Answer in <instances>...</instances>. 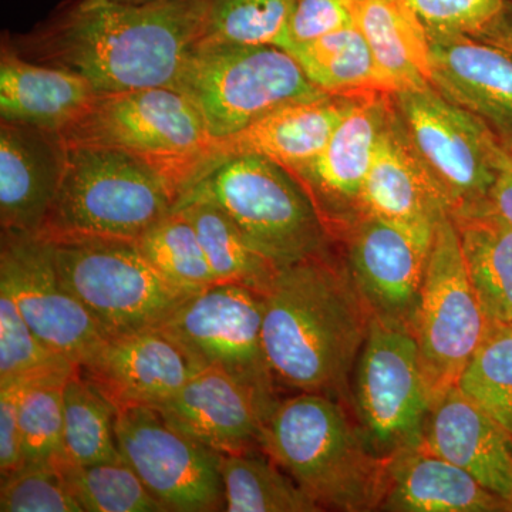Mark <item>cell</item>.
<instances>
[{"label": "cell", "mask_w": 512, "mask_h": 512, "mask_svg": "<svg viewBox=\"0 0 512 512\" xmlns=\"http://www.w3.org/2000/svg\"><path fill=\"white\" fill-rule=\"evenodd\" d=\"M390 94L356 97L326 147L289 171L308 192L333 239L362 217V194L389 107Z\"/></svg>", "instance_id": "obj_16"}, {"label": "cell", "mask_w": 512, "mask_h": 512, "mask_svg": "<svg viewBox=\"0 0 512 512\" xmlns=\"http://www.w3.org/2000/svg\"><path fill=\"white\" fill-rule=\"evenodd\" d=\"M0 286H5L37 338L82 366L106 335L60 281L55 249L39 234L2 232Z\"/></svg>", "instance_id": "obj_14"}, {"label": "cell", "mask_w": 512, "mask_h": 512, "mask_svg": "<svg viewBox=\"0 0 512 512\" xmlns=\"http://www.w3.org/2000/svg\"><path fill=\"white\" fill-rule=\"evenodd\" d=\"M60 281L106 338L127 335L161 322L190 293L165 279L136 242L120 239L52 241Z\"/></svg>", "instance_id": "obj_8"}, {"label": "cell", "mask_w": 512, "mask_h": 512, "mask_svg": "<svg viewBox=\"0 0 512 512\" xmlns=\"http://www.w3.org/2000/svg\"><path fill=\"white\" fill-rule=\"evenodd\" d=\"M338 247L279 269L264 295L262 333L279 390L349 402L372 312Z\"/></svg>", "instance_id": "obj_2"}, {"label": "cell", "mask_w": 512, "mask_h": 512, "mask_svg": "<svg viewBox=\"0 0 512 512\" xmlns=\"http://www.w3.org/2000/svg\"><path fill=\"white\" fill-rule=\"evenodd\" d=\"M259 448L322 510H380L390 460L370 450L342 400L319 393L279 399L262 424Z\"/></svg>", "instance_id": "obj_4"}, {"label": "cell", "mask_w": 512, "mask_h": 512, "mask_svg": "<svg viewBox=\"0 0 512 512\" xmlns=\"http://www.w3.org/2000/svg\"><path fill=\"white\" fill-rule=\"evenodd\" d=\"M356 97L323 96L286 104L234 136L218 141V158L264 157L295 170L308 164L329 143Z\"/></svg>", "instance_id": "obj_23"}, {"label": "cell", "mask_w": 512, "mask_h": 512, "mask_svg": "<svg viewBox=\"0 0 512 512\" xmlns=\"http://www.w3.org/2000/svg\"><path fill=\"white\" fill-rule=\"evenodd\" d=\"M117 409L77 369L64 383V453L74 464L121 461Z\"/></svg>", "instance_id": "obj_31"}, {"label": "cell", "mask_w": 512, "mask_h": 512, "mask_svg": "<svg viewBox=\"0 0 512 512\" xmlns=\"http://www.w3.org/2000/svg\"><path fill=\"white\" fill-rule=\"evenodd\" d=\"M457 387L512 436V323H491Z\"/></svg>", "instance_id": "obj_34"}, {"label": "cell", "mask_w": 512, "mask_h": 512, "mask_svg": "<svg viewBox=\"0 0 512 512\" xmlns=\"http://www.w3.org/2000/svg\"><path fill=\"white\" fill-rule=\"evenodd\" d=\"M490 326L471 284L456 224L447 215L434 228L412 328L433 402L457 386Z\"/></svg>", "instance_id": "obj_11"}, {"label": "cell", "mask_w": 512, "mask_h": 512, "mask_svg": "<svg viewBox=\"0 0 512 512\" xmlns=\"http://www.w3.org/2000/svg\"><path fill=\"white\" fill-rule=\"evenodd\" d=\"M434 225L451 217L440 185L423 163L389 96L386 120L362 194V217Z\"/></svg>", "instance_id": "obj_20"}, {"label": "cell", "mask_w": 512, "mask_h": 512, "mask_svg": "<svg viewBox=\"0 0 512 512\" xmlns=\"http://www.w3.org/2000/svg\"><path fill=\"white\" fill-rule=\"evenodd\" d=\"M174 208L190 218L220 284L247 286L262 295L269 291L281 268L256 248L227 212L190 194L183 195Z\"/></svg>", "instance_id": "obj_28"}, {"label": "cell", "mask_w": 512, "mask_h": 512, "mask_svg": "<svg viewBox=\"0 0 512 512\" xmlns=\"http://www.w3.org/2000/svg\"><path fill=\"white\" fill-rule=\"evenodd\" d=\"M121 3H131V5H146V3L160 2V0H116Z\"/></svg>", "instance_id": "obj_44"}, {"label": "cell", "mask_w": 512, "mask_h": 512, "mask_svg": "<svg viewBox=\"0 0 512 512\" xmlns=\"http://www.w3.org/2000/svg\"><path fill=\"white\" fill-rule=\"evenodd\" d=\"M79 369L45 345L23 318L5 286H0V380L69 377Z\"/></svg>", "instance_id": "obj_35"}, {"label": "cell", "mask_w": 512, "mask_h": 512, "mask_svg": "<svg viewBox=\"0 0 512 512\" xmlns=\"http://www.w3.org/2000/svg\"><path fill=\"white\" fill-rule=\"evenodd\" d=\"M136 245L144 258L168 281L187 291L220 284L208 264L197 231L181 210L165 215Z\"/></svg>", "instance_id": "obj_32"}, {"label": "cell", "mask_w": 512, "mask_h": 512, "mask_svg": "<svg viewBox=\"0 0 512 512\" xmlns=\"http://www.w3.org/2000/svg\"><path fill=\"white\" fill-rule=\"evenodd\" d=\"M201 161H164L121 148L67 146L62 183L39 235L136 242L210 171Z\"/></svg>", "instance_id": "obj_3"}, {"label": "cell", "mask_w": 512, "mask_h": 512, "mask_svg": "<svg viewBox=\"0 0 512 512\" xmlns=\"http://www.w3.org/2000/svg\"><path fill=\"white\" fill-rule=\"evenodd\" d=\"M394 109L451 215L488 205L505 147L491 128L433 86L390 94Z\"/></svg>", "instance_id": "obj_10"}, {"label": "cell", "mask_w": 512, "mask_h": 512, "mask_svg": "<svg viewBox=\"0 0 512 512\" xmlns=\"http://www.w3.org/2000/svg\"><path fill=\"white\" fill-rule=\"evenodd\" d=\"M154 409L175 429L220 454L261 450L264 416L255 397L220 370H198Z\"/></svg>", "instance_id": "obj_21"}, {"label": "cell", "mask_w": 512, "mask_h": 512, "mask_svg": "<svg viewBox=\"0 0 512 512\" xmlns=\"http://www.w3.org/2000/svg\"><path fill=\"white\" fill-rule=\"evenodd\" d=\"M121 457L164 511H224L222 454L175 429L154 407H128L116 417Z\"/></svg>", "instance_id": "obj_13"}, {"label": "cell", "mask_w": 512, "mask_h": 512, "mask_svg": "<svg viewBox=\"0 0 512 512\" xmlns=\"http://www.w3.org/2000/svg\"><path fill=\"white\" fill-rule=\"evenodd\" d=\"M379 511L495 512L512 505L463 468L423 447L393 457Z\"/></svg>", "instance_id": "obj_25"}, {"label": "cell", "mask_w": 512, "mask_h": 512, "mask_svg": "<svg viewBox=\"0 0 512 512\" xmlns=\"http://www.w3.org/2000/svg\"><path fill=\"white\" fill-rule=\"evenodd\" d=\"M474 37L512 53V0H505L503 9Z\"/></svg>", "instance_id": "obj_43"}, {"label": "cell", "mask_w": 512, "mask_h": 512, "mask_svg": "<svg viewBox=\"0 0 512 512\" xmlns=\"http://www.w3.org/2000/svg\"><path fill=\"white\" fill-rule=\"evenodd\" d=\"M421 447L512 505V436L457 386L434 400Z\"/></svg>", "instance_id": "obj_22"}, {"label": "cell", "mask_w": 512, "mask_h": 512, "mask_svg": "<svg viewBox=\"0 0 512 512\" xmlns=\"http://www.w3.org/2000/svg\"><path fill=\"white\" fill-rule=\"evenodd\" d=\"M175 90L201 114L208 133L224 140L286 104L329 96L278 46L204 39L192 49Z\"/></svg>", "instance_id": "obj_5"}, {"label": "cell", "mask_w": 512, "mask_h": 512, "mask_svg": "<svg viewBox=\"0 0 512 512\" xmlns=\"http://www.w3.org/2000/svg\"><path fill=\"white\" fill-rule=\"evenodd\" d=\"M185 194L227 212L279 268L336 247L308 192L284 167L264 157L225 158Z\"/></svg>", "instance_id": "obj_6"}, {"label": "cell", "mask_w": 512, "mask_h": 512, "mask_svg": "<svg viewBox=\"0 0 512 512\" xmlns=\"http://www.w3.org/2000/svg\"><path fill=\"white\" fill-rule=\"evenodd\" d=\"M69 377L37 380L25 389L20 402L25 466H59L64 453L63 390Z\"/></svg>", "instance_id": "obj_37"}, {"label": "cell", "mask_w": 512, "mask_h": 512, "mask_svg": "<svg viewBox=\"0 0 512 512\" xmlns=\"http://www.w3.org/2000/svg\"><path fill=\"white\" fill-rule=\"evenodd\" d=\"M207 23L208 0H66L28 35L3 40L25 59L79 74L99 94L174 89Z\"/></svg>", "instance_id": "obj_1"}, {"label": "cell", "mask_w": 512, "mask_h": 512, "mask_svg": "<svg viewBox=\"0 0 512 512\" xmlns=\"http://www.w3.org/2000/svg\"><path fill=\"white\" fill-rule=\"evenodd\" d=\"M79 369L117 412L157 407L198 372L158 328L106 339Z\"/></svg>", "instance_id": "obj_17"}, {"label": "cell", "mask_w": 512, "mask_h": 512, "mask_svg": "<svg viewBox=\"0 0 512 512\" xmlns=\"http://www.w3.org/2000/svg\"><path fill=\"white\" fill-rule=\"evenodd\" d=\"M264 309L262 293L214 284L190 293L158 329L195 369L220 370L247 387L265 420L281 397L266 359Z\"/></svg>", "instance_id": "obj_9"}, {"label": "cell", "mask_w": 512, "mask_h": 512, "mask_svg": "<svg viewBox=\"0 0 512 512\" xmlns=\"http://www.w3.org/2000/svg\"><path fill=\"white\" fill-rule=\"evenodd\" d=\"M2 512H83L57 467L23 466L2 478Z\"/></svg>", "instance_id": "obj_38"}, {"label": "cell", "mask_w": 512, "mask_h": 512, "mask_svg": "<svg viewBox=\"0 0 512 512\" xmlns=\"http://www.w3.org/2000/svg\"><path fill=\"white\" fill-rule=\"evenodd\" d=\"M417 13L429 35L474 36L503 9L505 0H404Z\"/></svg>", "instance_id": "obj_39"}, {"label": "cell", "mask_w": 512, "mask_h": 512, "mask_svg": "<svg viewBox=\"0 0 512 512\" xmlns=\"http://www.w3.org/2000/svg\"><path fill=\"white\" fill-rule=\"evenodd\" d=\"M83 512H164L126 461L57 466Z\"/></svg>", "instance_id": "obj_33"}, {"label": "cell", "mask_w": 512, "mask_h": 512, "mask_svg": "<svg viewBox=\"0 0 512 512\" xmlns=\"http://www.w3.org/2000/svg\"><path fill=\"white\" fill-rule=\"evenodd\" d=\"M67 146L121 148L164 161L220 163L218 140L208 133L187 96L170 87L99 94L90 109L62 131Z\"/></svg>", "instance_id": "obj_12"}, {"label": "cell", "mask_w": 512, "mask_h": 512, "mask_svg": "<svg viewBox=\"0 0 512 512\" xmlns=\"http://www.w3.org/2000/svg\"><path fill=\"white\" fill-rule=\"evenodd\" d=\"M434 228L365 215L336 239L373 315L413 328Z\"/></svg>", "instance_id": "obj_15"}, {"label": "cell", "mask_w": 512, "mask_h": 512, "mask_svg": "<svg viewBox=\"0 0 512 512\" xmlns=\"http://www.w3.org/2000/svg\"><path fill=\"white\" fill-rule=\"evenodd\" d=\"M429 36L431 86L512 148V53L466 33Z\"/></svg>", "instance_id": "obj_18"}, {"label": "cell", "mask_w": 512, "mask_h": 512, "mask_svg": "<svg viewBox=\"0 0 512 512\" xmlns=\"http://www.w3.org/2000/svg\"><path fill=\"white\" fill-rule=\"evenodd\" d=\"M62 134L0 120V224L9 234H39L66 168Z\"/></svg>", "instance_id": "obj_19"}, {"label": "cell", "mask_w": 512, "mask_h": 512, "mask_svg": "<svg viewBox=\"0 0 512 512\" xmlns=\"http://www.w3.org/2000/svg\"><path fill=\"white\" fill-rule=\"evenodd\" d=\"M349 400L357 426L377 457L392 460L423 446L433 394L409 326L372 313Z\"/></svg>", "instance_id": "obj_7"}, {"label": "cell", "mask_w": 512, "mask_h": 512, "mask_svg": "<svg viewBox=\"0 0 512 512\" xmlns=\"http://www.w3.org/2000/svg\"><path fill=\"white\" fill-rule=\"evenodd\" d=\"M471 284L491 323H512V227L488 205L451 215Z\"/></svg>", "instance_id": "obj_27"}, {"label": "cell", "mask_w": 512, "mask_h": 512, "mask_svg": "<svg viewBox=\"0 0 512 512\" xmlns=\"http://www.w3.org/2000/svg\"><path fill=\"white\" fill-rule=\"evenodd\" d=\"M393 93L430 86V36L404 0H346Z\"/></svg>", "instance_id": "obj_26"}, {"label": "cell", "mask_w": 512, "mask_h": 512, "mask_svg": "<svg viewBox=\"0 0 512 512\" xmlns=\"http://www.w3.org/2000/svg\"><path fill=\"white\" fill-rule=\"evenodd\" d=\"M224 511L319 512L320 505L264 451L222 454Z\"/></svg>", "instance_id": "obj_30"}, {"label": "cell", "mask_w": 512, "mask_h": 512, "mask_svg": "<svg viewBox=\"0 0 512 512\" xmlns=\"http://www.w3.org/2000/svg\"><path fill=\"white\" fill-rule=\"evenodd\" d=\"M488 207L512 227V148H505L500 170L488 198Z\"/></svg>", "instance_id": "obj_42"}, {"label": "cell", "mask_w": 512, "mask_h": 512, "mask_svg": "<svg viewBox=\"0 0 512 512\" xmlns=\"http://www.w3.org/2000/svg\"><path fill=\"white\" fill-rule=\"evenodd\" d=\"M309 80L329 96L360 97L392 94L372 47L355 23L313 40L286 49Z\"/></svg>", "instance_id": "obj_29"}, {"label": "cell", "mask_w": 512, "mask_h": 512, "mask_svg": "<svg viewBox=\"0 0 512 512\" xmlns=\"http://www.w3.org/2000/svg\"><path fill=\"white\" fill-rule=\"evenodd\" d=\"M353 23L346 0H293L282 49L306 45Z\"/></svg>", "instance_id": "obj_40"}, {"label": "cell", "mask_w": 512, "mask_h": 512, "mask_svg": "<svg viewBox=\"0 0 512 512\" xmlns=\"http://www.w3.org/2000/svg\"><path fill=\"white\" fill-rule=\"evenodd\" d=\"M293 0H208L207 39L284 47Z\"/></svg>", "instance_id": "obj_36"}, {"label": "cell", "mask_w": 512, "mask_h": 512, "mask_svg": "<svg viewBox=\"0 0 512 512\" xmlns=\"http://www.w3.org/2000/svg\"><path fill=\"white\" fill-rule=\"evenodd\" d=\"M33 382L37 380H0V476L2 478L25 466L22 434H20V402L26 387Z\"/></svg>", "instance_id": "obj_41"}, {"label": "cell", "mask_w": 512, "mask_h": 512, "mask_svg": "<svg viewBox=\"0 0 512 512\" xmlns=\"http://www.w3.org/2000/svg\"><path fill=\"white\" fill-rule=\"evenodd\" d=\"M97 96L79 74L25 59L2 40L0 120L62 133Z\"/></svg>", "instance_id": "obj_24"}]
</instances>
